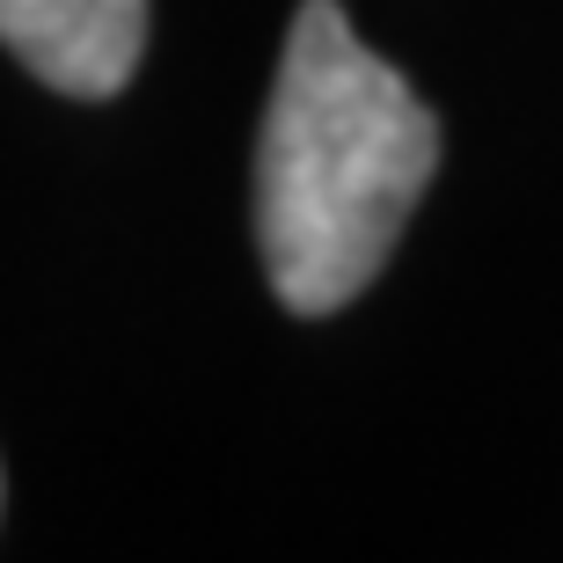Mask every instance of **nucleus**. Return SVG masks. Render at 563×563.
I'll return each mask as SVG.
<instances>
[{
	"label": "nucleus",
	"instance_id": "1",
	"mask_svg": "<svg viewBox=\"0 0 563 563\" xmlns=\"http://www.w3.org/2000/svg\"><path fill=\"white\" fill-rule=\"evenodd\" d=\"M439 168V118L374 59L336 0L286 30L256 140V250L292 314H336L374 286Z\"/></svg>",
	"mask_w": 563,
	"mask_h": 563
},
{
	"label": "nucleus",
	"instance_id": "2",
	"mask_svg": "<svg viewBox=\"0 0 563 563\" xmlns=\"http://www.w3.org/2000/svg\"><path fill=\"white\" fill-rule=\"evenodd\" d=\"M0 44L59 96H118L146 44V0H0Z\"/></svg>",
	"mask_w": 563,
	"mask_h": 563
}]
</instances>
